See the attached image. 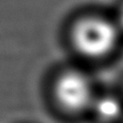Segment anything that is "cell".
<instances>
[{
  "mask_svg": "<svg viewBox=\"0 0 123 123\" xmlns=\"http://www.w3.org/2000/svg\"><path fill=\"white\" fill-rule=\"evenodd\" d=\"M99 123H119L123 120V99L112 94L96 96L91 110Z\"/></svg>",
  "mask_w": 123,
  "mask_h": 123,
  "instance_id": "3957f363",
  "label": "cell"
},
{
  "mask_svg": "<svg viewBox=\"0 0 123 123\" xmlns=\"http://www.w3.org/2000/svg\"><path fill=\"white\" fill-rule=\"evenodd\" d=\"M120 25H121V27L123 28V10L121 11V13H120Z\"/></svg>",
  "mask_w": 123,
  "mask_h": 123,
  "instance_id": "277c9868",
  "label": "cell"
},
{
  "mask_svg": "<svg viewBox=\"0 0 123 123\" xmlns=\"http://www.w3.org/2000/svg\"><path fill=\"white\" fill-rule=\"evenodd\" d=\"M72 40L79 52L87 57H100L115 48L118 30L113 24L98 17H87L76 24Z\"/></svg>",
  "mask_w": 123,
  "mask_h": 123,
  "instance_id": "7a4b0ae2",
  "label": "cell"
},
{
  "mask_svg": "<svg viewBox=\"0 0 123 123\" xmlns=\"http://www.w3.org/2000/svg\"><path fill=\"white\" fill-rule=\"evenodd\" d=\"M53 97L64 113L77 117L91 110L95 96L89 78L80 71L69 70L55 80Z\"/></svg>",
  "mask_w": 123,
  "mask_h": 123,
  "instance_id": "6da1fadb",
  "label": "cell"
},
{
  "mask_svg": "<svg viewBox=\"0 0 123 123\" xmlns=\"http://www.w3.org/2000/svg\"><path fill=\"white\" fill-rule=\"evenodd\" d=\"M122 123H123V120H122Z\"/></svg>",
  "mask_w": 123,
  "mask_h": 123,
  "instance_id": "5b68a950",
  "label": "cell"
}]
</instances>
